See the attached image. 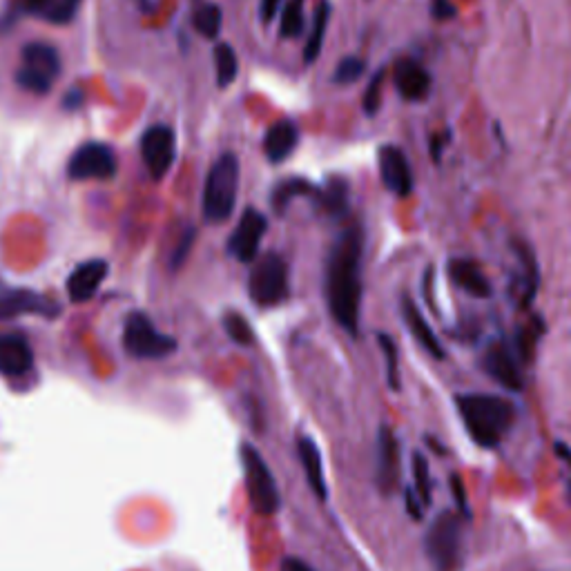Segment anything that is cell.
I'll return each instance as SVG.
<instances>
[{
  "label": "cell",
  "mask_w": 571,
  "mask_h": 571,
  "mask_svg": "<svg viewBox=\"0 0 571 571\" xmlns=\"http://www.w3.org/2000/svg\"><path fill=\"white\" fill-rule=\"evenodd\" d=\"M362 253L364 235L360 226L340 232L326 261V299L335 322L346 333L357 335L362 308Z\"/></svg>",
  "instance_id": "6da1fadb"
},
{
  "label": "cell",
  "mask_w": 571,
  "mask_h": 571,
  "mask_svg": "<svg viewBox=\"0 0 571 571\" xmlns=\"http://www.w3.org/2000/svg\"><path fill=\"white\" fill-rule=\"evenodd\" d=\"M279 7H282V0H261L259 16H261V21H264V25H270L275 21Z\"/></svg>",
  "instance_id": "74e56055"
},
{
  "label": "cell",
  "mask_w": 571,
  "mask_h": 571,
  "mask_svg": "<svg viewBox=\"0 0 571 571\" xmlns=\"http://www.w3.org/2000/svg\"><path fill=\"white\" fill-rule=\"evenodd\" d=\"M431 14L435 21H449L458 14V7L451 0H431Z\"/></svg>",
  "instance_id": "8d00e7d4"
},
{
  "label": "cell",
  "mask_w": 571,
  "mask_h": 571,
  "mask_svg": "<svg viewBox=\"0 0 571 571\" xmlns=\"http://www.w3.org/2000/svg\"><path fill=\"white\" fill-rule=\"evenodd\" d=\"M79 101H81V94L74 92V96L70 94V96H67V99H65V108L72 110V105H79Z\"/></svg>",
  "instance_id": "b9f144b4"
},
{
  "label": "cell",
  "mask_w": 571,
  "mask_h": 571,
  "mask_svg": "<svg viewBox=\"0 0 571 571\" xmlns=\"http://www.w3.org/2000/svg\"><path fill=\"white\" fill-rule=\"evenodd\" d=\"M375 480L384 496L398 489L400 482V447L395 433L389 427H380L377 435V458H375Z\"/></svg>",
  "instance_id": "4fadbf2b"
},
{
  "label": "cell",
  "mask_w": 571,
  "mask_h": 571,
  "mask_svg": "<svg viewBox=\"0 0 571 571\" xmlns=\"http://www.w3.org/2000/svg\"><path fill=\"white\" fill-rule=\"evenodd\" d=\"M377 161H380V177L386 190L398 197H409L413 192V172L406 154L395 145H384L377 152Z\"/></svg>",
  "instance_id": "5bb4252c"
},
{
  "label": "cell",
  "mask_w": 571,
  "mask_h": 571,
  "mask_svg": "<svg viewBox=\"0 0 571 571\" xmlns=\"http://www.w3.org/2000/svg\"><path fill=\"white\" fill-rule=\"evenodd\" d=\"M456 406L464 422V429H467V433L471 435V440L485 449L500 444V440L505 438L509 429L514 427L516 420L514 404L505 398H498V395H485V393L458 395Z\"/></svg>",
  "instance_id": "7a4b0ae2"
},
{
  "label": "cell",
  "mask_w": 571,
  "mask_h": 571,
  "mask_svg": "<svg viewBox=\"0 0 571 571\" xmlns=\"http://www.w3.org/2000/svg\"><path fill=\"white\" fill-rule=\"evenodd\" d=\"M482 366L493 380L509 391H522V386H525L516 348H511L507 342L491 344L482 357Z\"/></svg>",
  "instance_id": "7c38bea8"
},
{
  "label": "cell",
  "mask_w": 571,
  "mask_h": 571,
  "mask_svg": "<svg viewBox=\"0 0 571 571\" xmlns=\"http://www.w3.org/2000/svg\"><path fill=\"white\" fill-rule=\"evenodd\" d=\"M317 201L322 203V208L331 215H344L348 208V186L342 179H331L326 183L324 190H319Z\"/></svg>",
  "instance_id": "4316f807"
},
{
  "label": "cell",
  "mask_w": 571,
  "mask_h": 571,
  "mask_svg": "<svg viewBox=\"0 0 571 571\" xmlns=\"http://www.w3.org/2000/svg\"><path fill=\"white\" fill-rule=\"evenodd\" d=\"M61 74V56L47 43H29L21 52L16 83L27 92L47 94Z\"/></svg>",
  "instance_id": "5b68a950"
},
{
  "label": "cell",
  "mask_w": 571,
  "mask_h": 571,
  "mask_svg": "<svg viewBox=\"0 0 571 571\" xmlns=\"http://www.w3.org/2000/svg\"><path fill=\"white\" fill-rule=\"evenodd\" d=\"M282 571H313V567H308L304 560H299V558H288L282 565Z\"/></svg>",
  "instance_id": "60d3db41"
},
{
  "label": "cell",
  "mask_w": 571,
  "mask_h": 571,
  "mask_svg": "<svg viewBox=\"0 0 571 571\" xmlns=\"http://www.w3.org/2000/svg\"><path fill=\"white\" fill-rule=\"evenodd\" d=\"M192 241H195V230H186V235L181 237L179 241V246L177 250H174V255H172V268H179L183 261H186L188 253H190V248H192Z\"/></svg>",
  "instance_id": "d590c367"
},
{
  "label": "cell",
  "mask_w": 571,
  "mask_h": 571,
  "mask_svg": "<svg viewBox=\"0 0 571 571\" xmlns=\"http://www.w3.org/2000/svg\"><path fill=\"white\" fill-rule=\"evenodd\" d=\"M516 255L520 261V270L516 273L514 279V297L520 308H529L531 302H534L536 290H538V266H536V257L531 253V248L525 244L516 246Z\"/></svg>",
  "instance_id": "d6986e66"
},
{
  "label": "cell",
  "mask_w": 571,
  "mask_h": 571,
  "mask_svg": "<svg viewBox=\"0 0 571 571\" xmlns=\"http://www.w3.org/2000/svg\"><path fill=\"white\" fill-rule=\"evenodd\" d=\"M406 507H409V514H411L415 520H420V518H422V509H424V505H422V500H420L418 493H415L413 489L406 491Z\"/></svg>",
  "instance_id": "ab89813d"
},
{
  "label": "cell",
  "mask_w": 571,
  "mask_h": 571,
  "mask_svg": "<svg viewBox=\"0 0 571 571\" xmlns=\"http://www.w3.org/2000/svg\"><path fill=\"white\" fill-rule=\"evenodd\" d=\"M67 174L70 179L85 181V179H112L116 174V157L110 145L105 143H83L79 150L72 154L67 163Z\"/></svg>",
  "instance_id": "30bf717a"
},
{
  "label": "cell",
  "mask_w": 571,
  "mask_h": 571,
  "mask_svg": "<svg viewBox=\"0 0 571 571\" xmlns=\"http://www.w3.org/2000/svg\"><path fill=\"white\" fill-rule=\"evenodd\" d=\"M34 353L21 335L0 337V373L7 377H21L32 371Z\"/></svg>",
  "instance_id": "ac0fdd59"
},
{
  "label": "cell",
  "mask_w": 571,
  "mask_h": 571,
  "mask_svg": "<svg viewBox=\"0 0 571 571\" xmlns=\"http://www.w3.org/2000/svg\"><path fill=\"white\" fill-rule=\"evenodd\" d=\"M250 299L261 308H273L288 297V266L286 261L268 253L261 257L250 273Z\"/></svg>",
  "instance_id": "ba28073f"
},
{
  "label": "cell",
  "mask_w": 571,
  "mask_h": 571,
  "mask_svg": "<svg viewBox=\"0 0 571 571\" xmlns=\"http://www.w3.org/2000/svg\"><path fill=\"white\" fill-rule=\"evenodd\" d=\"M297 456L302 467L306 471L308 487L315 493V496L326 502L328 500V485L324 478V467H322V453H319L317 444L311 438H299L297 440Z\"/></svg>",
  "instance_id": "7402d4cb"
},
{
  "label": "cell",
  "mask_w": 571,
  "mask_h": 571,
  "mask_svg": "<svg viewBox=\"0 0 571 571\" xmlns=\"http://www.w3.org/2000/svg\"><path fill=\"white\" fill-rule=\"evenodd\" d=\"M413 480H415V493H418L422 505H431V482H429V464L422 453L413 456Z\"/></svg>",
  "instance_id": "d6a6232c"
},
{
  "label": "cell",
  "mask_w": 571,
  "mask_h": 571,
  "mask_svg": "<svg viewBox=\"0 0 571 571\" xmlns=\"http://www.w3.org/2000/svg\"><path fill=\"white\" fill-rule=\"evenodd\" d=\"M380 344L386 357V380L393 391L400 389V366H398V348H395L389 335H380Z\"/></svg>",
  "instance_id": "836d02e7"
},
{
  "label": "cell",
  "mask_w": 571,
  "mask_h": 571,
  "mask_svg": "<svg viewBox=\"0 0 571 571\" xmlns=\"http://www.w3.org/2000/svg\"><path fill=\"white\" fill-rule=\"evenodd\" d=\"M424 551L435 571H458L462 565V525L458 514L442 511L424 538Z\"/></svg>",
  "instance_id": "277c9868"
},
{
  "label": "cell",
  "mask_w": 571,
  "mask_h": 571,
  "mask_svg": "<svg viewBox=\"0 0 571 571\" xmlns=\"http://www.w3.org/2000/svg\"><path fill=\"white\" fill-rule=\"evenodd\" d=\"M304 32V0H288L279 18V34L286 41L299 38Z\"/></svg>",
  "instance_id": "f1b7e54d"
},
{
  "label": "cell",
  "mask_w": 571,
  "mask_h": 571,
  "mask_svg": "<svg viewBox=\"0 0 571 571\" xmlns=\"http://www.w3.org/2000/svg\"><path fill=\"white\" fill-rule=\"evenodd\" d=\"M23 7L25 12L43 16L54 25H65L74 21L81 0H23Z\"/></svg>",
  "instance_id": "cb8c5ba5"
},
{
  "label": "cell",
  "mask_w": 571,
  "mask_h": 571,
  "mask_svg": "<svg viewBox=\"0 0 571 571\" xmlns=\"http://www.w3.org/2000/svg\"><path fill=\"white\" fill-rule=\"evenodd\" d=\"M449 277H451L453 284L462 288L464 293L473 295V297H489L491 295L489 279L485 277V273H482L476 261L451 259L449 261Z\"/></svg>",
  "instance_id": "44dd1931"
},
{
  "label": "cell",
  "mask_w": 571,
  "mask_h": 571,
  "mask_svg": "<svg viewBox=\"0 0 571 571\" xmlns=\"http://www.w3.org/2000/svg\"><path fill=\"white\" fill-rule=\"evenodd\" d=\"M266 230H268L266 217L255 208H248L244 215H241L235 232H232L228 239V253L237 261H241V264H250V261H255Z\"/></svg>",
  "instance_id": "8fae6325"
},
{
  "label": "cell",
  "mask_w": 571,
  "mask_h": 571,
  "mask_svg": "<svg viewBox=\"0 0 571 571\" xmlns=\"http://www.w3.org/2000/svg\"><path fill=\"white\" fill-rule=\"evenodd\" d=\"M141 154L154 181H161L170 172L177 157V137L168 125H152L141 137Z\"/></svg>",
  "instance_id": "9c48e42d"
},
{
  "label": "cell",
  "mask_w": 571,
  "mask_h": 571,
  "mask_svg": "<svg viewBox=\"0 0 571 571\" xmlns=\"http://www.w3.org/2000/svg\"><path fill=\"white\" fill-rule=\"evenodd\" d=\"M239 190V161L232 152L221 154L203 186V217L210 224H224L237 206Z\"/></svg>",
  "instance_id": "3957f363"
},
{
  "label": "cell",
  "mask_w": 571,
  "mask_h": 571,
  "mask_svg": "<svg viewBox=\"0 0 571 571\" xmlns=\"http://www.w3.org/2000/svg\"><path fill=\"white\" fill-rule=\"evenodd\" d=\"M224 328H226V333H228L230 340L235 342V344H239V346H250V344L255 342L253 326H250V322L244 315H239L235 311L226 313Z\"/></svg>",
  "instance_id": "4dcf8cb0"
},
{
  "label": "cell",
  "mask_w": 571,
  "mask_h": 571,
  "mask_svg": "<svg viewBox=\"0 0 571 571\" xmlns=\"http://www.w3.org/2000/svg\"><path fill=\"white\" fill-rule=\"evenodd\" d=\"M451 487H453V498H458V509H460V514L469 516L467 498H464V487H462L460 476H453V478H451Z\"/></svg>",
  "instance_id": "f35d334b"
},
{
  "label": "cell",
  "mask_w": 571,
  "mask_h": 571,
  "mask_svg": "<svg viewBox=\"0 0 571 571\" xmlns=\"http://www.w3.org/2000/svg\"><path fill=\"white\" fill-rule=\"evenodd\" d=\"M110 273L108 261L103 259H90L85 264L76 266L72 270V275L67 277V297L72 299L74 304H85L96 295V290L101 288L105 282V277Z\"/></svg>",
  "instance_id": "2e32d148"
},
{
  "label": "cell",
  "mask_w": 571,
  "mask_h": 571,
  "mask_svg": "<svg viewBox=\"0 0 571 571\" xmlns=\"http://www.w3.org/2000/svg\"><path fill=\"white\" fill-rule=\"evenodd\" d=\"M123 346L137 360H161L177 351V340L159 333L148 315L134 311L125 322Z\"/></svg>",
  "instance_id": "52a82bcc"
},
{
  "label": "cell",
  "mask_w": 571,
  "mask_h": 571,
  "mask_svg": "<svg viewBox=\"0 0 571 571\" xmlns=\"http://www.w3.org/2000/svg\"><path fill=\"white\" fill-rule=\"evenodd\" d=\"M221 9L219 5L203 3L192 12V25L203 38H217L221 32Z\"/></svg>",
  "instance_id": "83f0119b"
},
{
  "label": "cell",
  "mask_w": 571,
  "mask_h": 571,
  "mask_svg": "<svg viewBox=\"0 0 571 571\" xmlns=\"http://www.w3.org/2000/svg\"><path fill=\"white\" fill-rule=\"evenodd\" d=\"M384 74H386V70H384V67H380V70L373 74V79L369 81V87H366L364 112L369 114V116H375L377 110H380V105H382V81H384Z\"/></svg>",
  "instance_id": "e575fe53"
},
{
  "label": "cell",
  "mask_w": 571,
  "mask_h": 571,
  "mask_svg": "<svg viewBox=\"0 0 571 571\" xmlns=\"http://www.w3.org/2000/svg\"><path fill=\"white\" fill-rule=\"evenodd\" d=\"M364 74H366V61H364V58L346 56V58H342L340 65L335 67L333 83L335 85H351L355 81H360Z\"/></svg>",
  "instance_id": "1f68e13d"
},
{
  "label": "cell",
  "mask_w": 571,
  "mask_h": 571,
  "mask_svg": "<svg viewBox=\"0 0 571 571\" xmlns=\"http://www.w3.org/2000/svg\"><path fill=\"white\" fill-rule=\"evenodd\" d=\"M299 130L293 121H277L264 137V154L270 163H284L295 152Z\"/></svg>",
  "instance_id": "ffe728a7"
},
{
  "label": "cell",
  "mask_w": 571,
  "mask_h": 571,
  "mask_svg": "<svg viewBox=\"0 0 571 571\" xmlns=\"http://www.w3.org/2000/svg\"><path fill=\"white\" fill-rule=\"evenodd\" d=\"M317 195H319V188L311 186V183H308V181H304V179H288L284 183H279V186L275 188V192H273V206H275V210L284 212L288 203L293 201L295 197H313V199H317Z\"/></svg>",
  "instance_id": "484cf974"
},
{
  "label": "cell",
  "mask_w": 571,
  "mask_h": 571,
  "mask_svg": "<svg viewBox=\"0 0 571 571\" xmlns=\"http://www.w3.org/2000/svg\"><path fill=\"white\" fill-rule=\"evenodd\" d=\"M402 317H404L406 326H409L411 335L415 337V342H418L429 355H433V357H438V360H442V357H444V348H442L440 340H438V337H435V333L431 331V326H429L427 319H424V315L420 313V308L415 306L409 297H406L404 302H402Z\"/></svg>",
  "instance_id": "603a6c76"
},
{
  "label": "cell",
  "mask_w": 571,
  "mask_h": 571,
  "mask_svg": "<svg viewBox=\"0 0 571 571\" xmlns=\"http://www.w3.org/2000/svg\"><path fill=\"white\" fill-rule=\"evenodd\" d=\"M241 467H244L246 489L250 505L257 511L259 516H273L279 511V491L277 482L270 473L266 460L261 458V453L253 447V444H244L241 447Z\"/></svg>",
  "instance_id": "8992f818"
},
{
  "label": "cell",
  "mask_w": 571,
  "mask_h": 571,
  "mask_svg": "<svg viewBox=\"0 0 571 571\" xmlns=\"http://www.w3.org/2000/svg\"><path fill=\"white\" fill-rule=\"evenodd\" d=\"M58 311H61L58 304L45 299L41 293H34V290H0V319H12L18 315L56 317Z\"/></svg>",
  "instance_id": "9a60e30c"
},
{
  "label": "cell",
  "mask_w": 571,
  "mask_h": 571,
  "mask_svg": "<svg viewBox=\"0 0 571 571\" xmlns=\"http://www.w3.org/2000/svg\"><path fill=\"white\" fill-rule=\"evenodd\" d=\"M215 65H217V85L224 90L232 81L237 79L239 61L235 50L228 43H219L215 47Z\"/></svg>",
  "instance_id": "f546056e"
},
{
  "label": "cell",
  "mask_w": 571,
  "mask_h": 571,
  "mask_svg": "<svg viewBox=\"0 0 571 571\" xmlns=\"http://www.w3.org/2000/svg\"><path fill=\"white\" fill-rule=\"evenodd\" d=\"M395 90L404 101H424L431 92V76L413 58H402L393 70Z\"/></svg>",
  "instance_id": "e0dca14e"
},
{
  "label": "cell",
  "mask_w": 571,
  "mask_h": 571,
  "mask_svg": "<svg viewBox=\"0 0 571 571\" xmlns=\"http://www.w3.org/2000/svg\"><path fill=\"white\" fill-rule=\"evenodd\" d=\"M328 21H331V5H328L326 0H322V3H319L315 9L311 36H308L306 47H304V63L306 65L315 63L319 58V52H322V45H324V34H326Z\"/></svg>",
  "instance_id": "d4e9b609"
}]
</instances>
